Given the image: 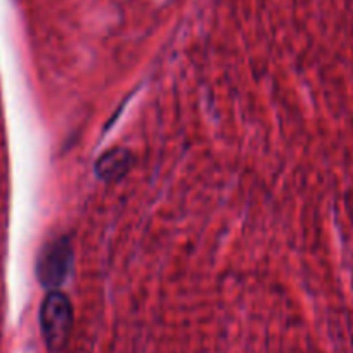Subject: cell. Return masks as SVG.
I'll return each mask as SVG.
<instances>
[{
  "instance_id": "7a4b0ae2",
  "label": "cell",
  "mask_w": 353,
  "mask_h": 353,
  "mask_svg": "<svg viewBox=\"0 0 353 353\" xmlns=\"http://www.w3.org/2000/svg\"><path fill=\"white\" fill-rule=\"evenodd\" d=\"M73 263V251L66 237L47 244L37 261V277L43 288L56 291L66 281Z\"/></svg>"
},
{
  "instance_id": "3957f363",
  "label": "cell",
  "mask_w": 353,
  "mask_h": 353,
  "mask_svg": "<svg viewBox=\"0 0 353 353\" xmlns=\"http://www.w3.org/2000/svg\"><path fill=\"white\" fill-rule=\"evenodd\" d=\"M134 154L128 149L113 148L104 152L96 163V173L101 181L118 182L132 170Z\"/></svg>"
},
{
  "instance_id": "6da1fadb",
  "label": "cell",
  "mask_w": 353,
  "mask_h": 353,
  "mask_svg": "<svg viewBox=\"0 0 353 353\" xmlns=\"http://www.w3.org/2000/svg\"><path fill=\"white\" fill-rule=\"evenodd\" d=\"M73 305L70 298L59 290L50 291L40 307V329L47 346L54 352H59L66 346L73 331Z\"/></svg>"
}]
</instances>
